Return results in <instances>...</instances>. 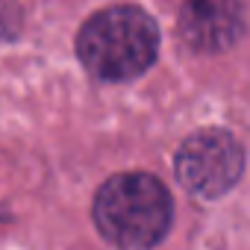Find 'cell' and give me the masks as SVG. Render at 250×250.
Here are the masks:
<instances>
[{"mask_svg":"<svg viewBox=\"0 0 250 250\" xmlns=\"http://www.w3.org/2000/svg\"><path fill=\"white\" fill-rule=\"evenodd\" d=\"M171 221V194L153 174H115L94 194V224L100 235L121 250L156 247L168 235Z\"/></svg>","mask_w":250,"mask_h":250,"instance_id":"6da1fadb","label":"cell"},{"mask_svg":"<svg viewBox=\"0 0 250 250\" xmlns=\"http://www.w3.org/2000/svg\"><path fill=\"white\" fill-rule=\"evenodd\" d=\"M159 53V27L139 6H109L91 15L77 36V56L85 71L106 83L145 74Z\"/></svg>","mask_w":250,"mask_h":250,"instance_id":"7a4b0ae2","label":"cell"},{"mask_svg":"<svg viewBox=\"0 0 250 250\" xmlns=\"http://www.w3.org/2000/svg\"><path fill=\"white\" fill-rule=\"evenodd\" d=\"M174 168L186 191L209 200L227 194L238 183L244 168V153L241 145L227 130H203L180 145Z\"/></svg>","mask_w":250,"mask_h":250,"instance_id":"3957f363","label":"cell"},{"mask_svg":"<svg viewBox=\"0 0 250 250\" xmlns=\"http://www.w3.org/2000/svg\"><path fill=\"white\" fill-rule=\"evenodd\" d=\"M244 27L241 0H186L180 9V36L188 47L215 53L235 44Z\"/></svg>","mask_w":250,"mask_h":250,"instance_id":"277c9868","label":"cell"},{"mask_svg":"<svg viewBox=\"0 0 250 250\" xmlns=\"http://www.w3.org/2000/svg\"><path fill=\"white\" fill-rule=\"evenodd\" d=\"M21 21L18 0H0V42H12L21 33Z\"/></svg>","mask_w":250,"mask_h":250,"instance_id":"5b68a950","label":"cell"}]
</instances>
